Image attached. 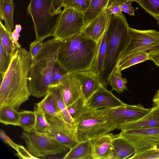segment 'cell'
I'll return each mask as SVG.
<instances>
[{"instance_id":"1","label":"cell","mask_w":159,"mask_h":159,"mask_svg":"<svg viewBox=\"0 0 159 159\" xmlns=\"http://www.w3.org/2000/svg\"><path fill=\"white\" fill-rule=\"evenodd\" d=\"M32 61L29 51L21 47L14 51L9 66L1 81L0 107L9 106L18 111L31 95L28 76Z\"/></svg>"},{"instance_id":"2","label":"cell","mask_w":159,"mask_h":159,"mask_svg":"<svg viewBox=\"0 0 159 159\" xmlns=\"http://www.w3.org/2000/svg\"><path fill=\"white\" fill-rule=\"evenodd\" d=\"M98 43L82 32L61 41L57 62L67 73L90 70Z\"/></svg>"},{"instance_id":"3","label":"cell","mask_w":159,"mask_h":159,"mask_svg":"<svg viewBox=\"0 0 159 159\" xmlns=\"http://www.w3.org/2000/svg\"><path fill=\"white\" fill-rule=\"evenodd\" d=\"M61 41L53 38L43 43L39 52L32 58L28 76L31 95L37 98L45 97L48 86L52 84V73L57 62Z\"/></svg>"},{"instance_id":"4","label":"cell","mask_w":159,"mask_h":159,"mask_svg":"<svg viewBox=\"0 0 159 159\" xmlns=\"http://www.w3.org/2000/svg\"><path fill=\"white\" fill-rule=\"evenodd\" d=\"M129 27L123 14L112 15L108 27V40L105 65L100 77L105 88L109 84V78L116 67L121 53L129 42Z\"/></svg>"},{"instance_id":"5","label":"cell","mask_w":159,"mask_h":159,"mask_svg":"<svg viewBox=\"0 0 159 159\" xmlns=\"http://www.w3.org/2000/svg\"><path fill=\"white\" fill-rule=\"evenodd\" d=\"M75 123L79 142L90 140L109 133L117 129L102 109L88 108Z\"/></svg>"},{"instance_id":"6","label":"cell","mask_w":159,"mask_h":159,"mask_svg":"<svg viewBox=\"0 0 159 159\" xmlns=\"http://www.w3.org/2000/svg\"><path fill=\"white\" fill-rule=\"evenodd\" d=\"M51 0H30L27 7V13L33 22L36 40L43 42L53 36L58 16L55 18L57 15L51 14Z\"/></svg>"},{"instance_id":"7","label":"cell","mask_w":159,"mask_h":159,"mask_svg":"<svg viewBox=\"0 0 159 159\" xmlns=\"http://www.w3.org/2000/svg\"><path fill=\"white\" fill-rule=\"evenodd\" d=\"M21 137L25 143L29 152L38 158L64 153L70 149L48 133L34 131H25L22 133Z\"/></svg>"},{"instance_id":"8","label":"cell","mask_w":159,"mask_h":159,"mask_svg":"<svg viewBox=\"0 0 159 159\" xmlns=\"http://www.w3.org/2000/svg\"><path fill=\"white\" fill-rule=\"evenodd\" d=\"M85 27L83 13L64 8L58 16L53 36L62 41L82 32Z\"/></svg>"},{"instance_id":"9","label":"cell","mask_w":159,"mask_h":159,"mask_svg":"<svg viewBox=\"0 0 159 159\" xmlns=\"http://www.w3.org/2000/svg\"><path fill=\"white\" fill-rule=\"evenodd\" d=\"M129 31V42L120 57L139 52H147L159 49V31L139 30L130 27Z\"/></svg>"},{"instance_id":"10","label":"cell","mask_w":159,"mask_h":159,"mask_svg":"<svg viewBox=\"0 0 159 159\" xmlns=\"http://www.w3.org/2000/svg\"><path fill=\"white\" fill-rule=\"evenodd\" d=\"M118 134L134 147L135 153L159 147V127L121 130Z\"/></svg>"},{"instance_id":"11","label":"cell","mask_w":159,"mask_h":159,"mask_svg":"<svg viewBox=\"0 0 159 159\" xmlns=\"http://www.w3.org/2000/svg\"><path fill=\"white\" fill-rule=\"evenodd\" d=\"M107 117L116 127L118 125L137 120L149 113L152 107L146 108L142 104L123 106L102 108Z\"/></svg>"},{"instance_id":"12","label":"cell","mask_w":159,"mask_h":159,"mask_svg":"<svg viewBox=\"0 0 159 159\" xmlns=\"http://www.w3.org/2000/svg\"><path fill=\"white\" fill-rule=\"evenodd\" d=\"M49 124L48 133L60 142L68 147H73L78 142L76 125L70 124L62 119L45 114Z\"/></svg>"},{"instance_id":"13","label":"cell","mask_w":159,"mask_h":159,"mask_svg":"<svg viewBox=\"0 0 159 159\" xmlns=\"http://www.w3.org/2000/svg\"><path fill=\"white\" fill-rule=\"evenodd\" d=\"M58 84L67 107L82 96L80 82L74 73L65 74Z\"/></svg>"},{"instance_id":"14","label":"cell","mask_w":159,"mask_h":159,"mask_svg":"<svg viewBox=\"0 0 159 159\" xmlns=\"http://www.w3.org/2000/svg\"><path fill=\"white\" fill-rule=\"evenodd\" d=\"M125 103L116 97L106 88L102 87L92 96L88 103L89 109L114 108L123 106Z\"/></svg>"},{"instance_id":"15","label":"cell","mask_w":159,"mask_h":159,"mask_svg":"<svg viewBox=\"0 0 159 159\" xmlns=\"http://www.w3.org/2000/svg\"><path fill=\"white\" fill-rule=\"evenodd\" d=\"M74 73L80 82L82 95L88 103L93 95L103 86L100 77L90 70Z\"/></svg>"},{"instance_id":"16","label":"cell","mask_w":159,"mask_h":159,"mask_svg":"<svg viewBox=\"0 0 159 159\" xmlns=\"http://www.w3.org/2000/svg\"><path fill=\"white\" fill-rule=\"evenodd\" d=\"M115 135L109 133L90 140L92 149V159H112V141Z\"/></svg>"},{"instance_id":"17","label":"cell","mask_w":159,"mask_h":159,"mask_svg":"<svg viewBox=\"0 0 159 159\" xmlns=\"http://www.w3.org/2000/svg\"><path fill=\"white\" fill-rule=\"evenodd\" d=\"M159 127V107L156 106L147 114L135 121L120 125L117 129L121 130L144 129Z\"/></svg>"},{"instance_id":"18","label":"cell","mask_w":159,"mask_h":159,"mask_svg":"<svg viewBox=\"0 0 159 159\" xmlns=\"http://www.w3.org/2000/svg\"><path fill=\"white\" fill-rule=\"evenodd\" d=\"M110 20L107 19L105 9L92 20L82 32L98 43L107 29Z\"/></svg>"},{"instance_id":"19","label":"cell","mask_w":159,"mask_h":159,"mask_svg":"<svg viewBox=\"0 0 159 159\" xmlns=\"http://www.w3.org/2000/svg\"><path fill=\"white\" fill-rule=\"evenodd\" d=\"M108 27L98 43L96 55L90 69L100 77L104 70L107 56L108 40Z\"/></svg>"},{"instance_id":"20","label":"cell","mask_w":159,"mask_h":159,"mask_svg":"<svg viewBox=\"0 0 159 159\" xmlns=\"http://www.w3.org/2000/svg\"><path fill=\"white\" fill-rule=\"evenodd\" d=\"M112 144L113 153L112 159L128 158L136 152L134 147L118 134L115 135L113 139Z\"/></svg>"},{"instance_id":"21","label":"cell","mask_w":159,"mask_h":159,"mask_svg":"<svg viewBox=\"0 0 159 159\" xmlns=\"http://www.w3.org/2000/svg\"><path fill=\"white\" fill-rule=\"evenodd\" d=\"M48 93L53 98L58 111L64 120L70 124L75 125L74 121L68 111L58 84L49 85Z\"/></svg>"},{"instance_id":"22","label":"cell","mask_w":159,"mask_h":159,"mask_svg":"<svg viewBox=\"0 0 159 159\" xmlns=\"http://www.w3.org/2000/svg\"><path fill=\"white\" fill-rule=\"evenodd\" d=\"M64 159H92V149L90 140L79 142L62 158Z\"/></svg>"},{"instance_id":"23","label":"cell","mask_w":159,"mask_h":159,"mask_svg":"<svg viewBox=\"0 0 159 159\" xmlns=\"http://www.w3.org/2000/svg\"><path fill=\"white\" fill-rule=\"evenodd\" d=\"M148 60V53L141 51L120 56L117 63L116 67L122 71L131 66Z\"/></svg>"},{"instance_id":"24","label":"cell","mask_w":159,"mask_h":159,"mask_svg":"<svg viewBox=\"0 0 159 159\" xmlns=\"http://www.w3.org/2000/svg\"><path fill=\"white\" fill-rule=\"evenodd\" d=\"M109 0H91L90 7L83 13L86 26L107 8Z\"/></svg>"},{"instance_id":"25","label":"cell","mask_w":159,"mask_h":159,"mask_svg":"<svg viewBox=\"0 0 159 159\" xmlns=\"http://www.w3.org/2000/svg\"><path fill=\"white\" fill-rule=\"evenodd\" d=\"M20 112L11 107L3 106L0 107V122L6 125L19 126Z\"/></svg>"},{"instance_id":"26","label":"cell","mask_w":159,"mask_h":159,"mask_svg":"<svg viewBox=\"0 0 159 159\" xmlns=\"http://www.w3.org/2000/svg\"><path fill=\"white\" fill-rule=\"evenodd\" d=\"M12 32L9 31L0 21V42L7 52L12 57L15 51L17 48L21 47L20 44H15L12 39Z\"/></svg>"},{"instance_id":"27","label":"cell","mask_w":159,"mask_h":159,"mask_svg":"<svg viewBox=\"0 0 159 159\" xmlns=\"http://www.w3.org/2000/svg\"><path fill=\"white\" fill-rule=\"evenodd\" d=\"M15 4L10 0H4L2 10L0 12L1 20H4V25L11 32L14 28L13 12Z\"/></svg>"},{"instance_id":"28","label":"cell","mask_w":159,"mask_h":159,"mask_svg":"<svg viewBox=\"0 0 159 159\" xmlns=\"http://www.w3.org/2000/svg\"><path fill=\"white\" fill-rule=\"evenodd\" d=\"M35 104L41 109L45 114L54 116L64 120L58 111L53 98L49 93H48L41 101Z\"/></svg>"},{"instance_id":"29","label":"cell","mask_w":159,"mask_h":159,"mask_svg":"<svg viewBox=\"0 0 159 159\" xmlns=\"http://www.w3.org/2000/svg\"><path fill=\"white\" fill-rule=\"evenodd\" d=\"M88 108V102L82 96L67 107L68 111L75 122Z\"/></svg>"},{"instance_id":"30","label":"cell","mask_w":159,"mask_h":159,"mask_svg":"<svg viewBox=\"0 0 159 159\" xmlns=\"http://www.w3.org/2000/svg\"><path fill=\"white\" fill-rule=\"evenodd\" d=\"M127 81L122 77L121 72L115 68L111 73L109 79V84L112 88V90L120 93L127 90L126 84Z\"/></svg>"},{"instance_id":"31","label":"cell","mask_w":159,"mask_h":159,"mask_svg":"<svg viewBox=\"0 0 159 159\" xmlns=\"http://www.w3.org/2000/svg\"><path fill=\"white\" fill-rule=\"evenodd\" d=\"M19 126L25 132L32 130L35 125L36 115L34 111H23L20 112Z\"/></svg>"},{"instance_id":"32","label":"cell","mask_w":159,"mask_h":159,"mask_svg":"<svg viewBox=\"0 0 159 159\" xmlns=\"http://www.w3.org/2000/svg\"><path fill=\"white\" fill-rule=\"evenodd\" d=\"M34 111L36 115V122L34 127L32 131L39 133H48L49 124L46 119L44 113L37 106L34 107Z\"/></svg>"},{"instance_id":"33","label":"cell","mask_w":159,"mask_h":159,"mask_svg":"<svg viewBox=\"0 0 159 159\" xmlns=\"http://www.w3.org/2000/svg\"><path fill=\"white\" fill-rule=\"evenodd\" d=\"M137 2L156 19L159 15V0H137Z\"/></svg>"},{"instance_id":"34","label":"cell","mask_w":159,"mask_h":159,"mask_svg":"<svg viewBox=\"0 0 159 159\" xmlns=\"http://www.w3.org/2000/svg\"><path fill=\"white\" fill-rule=\"evenodd\" d=\"M91 0H63L62 7L73 8L84 13L89 8Z\"/></svg>"},{"instance_id":"35","label":"cell","mask_w":159,"mask_h":159,"mask_svg":"<svg viewBox=\"0 0 159 159\" xmlns=\"http://www.w3.org/2000/svg\"><path fill=\"white\" fill-rule=\"evenodd\" d=\"M12 57L7 52L0 42V80L3 78L9 66Z\"/></svg>"},{"instance_id":"36","label":"cell","mask_w":159,"mask_h":159,"mask_svg":"<svg viewBox=\"0 0 159 159\" xmlns=\"http://www.w3.org/2000/svg\"><path fill=\"white\" fill-rule=\"evenodd\" d=\"M129 159H159V147L153 148L142 152L135 153Z\"/></svg>"},{"instance_id":"37","label":"cell","mask_w":159,"mask_h":159,"mask_svg":"<svg viewBox=\"0 0 159 159\" xmlns=\"http://www.w3.org/2000/svg\"><path fill=\"white\" fill-rule=\"evenodd\" d=\"M66 73L67 72L63 70L57 62L53 68L52 73V84H58Z\"/></svg>"},{"instance_id":"38","label":"cell","mask_w":159,"mask_h":159,"mask_svg":"<svg viewBox=\"0 0 159 159\" xmlns=\"http://www.w3.org/2000/svg\"><path fill=\"white\" fill-rule=\"evenodd\" d=\"M16 150L17 152L16 155L19 158L22 159H39V158L31 155L23 146L20 145L18 144Z\"/></svg>"},{"instance_id":"39","label":"cell","mask_w":159,"mask_h":159,"mask_svg":"<svg viewBox=\"0 0 159 159\" xmlns=\"http://www.w3.org/2000/svg\"><path fill=\"white\" fill-rule=\"evenodd\" d=\"M120 3H114L106 9L107 18L110 19L112 15L123 14L120 7Z\"/></svg>"},{"instance_id":"40","label":"cell","mask_w":159,"mask_h":159,"mask_svg":"<svg viewBox=\"0 0 159 159\" xmlns=\"http://www.w3.org/2000/svg\"><path fill=\"white\" fill-rule=\"evenodd\" d=\"M63 0H51L50 13L53 16L58 15L61 11Z\"/></svg>"},{"instance_id":"41","label":"cell","mask_w":159,"mask_h":159,"mask_svg":"<svg viewBox=\"0 0 159 159\" xmlns=\"http://www.w3.org/2000/svg\"><path fill=\"white\" fill-rule=\"evenodd\" d=\"M43 44V41L35 40L30 45V51L32 58H34L39 52Z\"/></svg>"},{"instance_id":"42","label":"cell","mask_w":159,"mask_h":159,"mask_svg":"<svg viewBox=\"0 0 159 159\" xmlns=\"http://www.w3.org/2000/svg\"><path fill=\"white\" fill-rule=\"evenodd\" d=\"M131 1L125 2L120 4V7L122 11H123L130 16H134V11L138 9L134 8L131 6Z\"/></svg>"},{"instance_id":"43","label":"cell","mask_w":159,"mask_h":159,"mask_svg":"<svg viewBox=\"0 0 159 159\" xmlns=\"http://www.w3.org/2000/svg\"><path fill=\"white\" fill-rule=\"evenodd\" d=\"M0 137L2 140L5 143L8 144L10 147L16 150L18 144L14 143L10 138L7 135L2 129L0 130Z\"/></svg>"},{"instance_id":"44","label":"cell","mask_w":159,"mask_h":159,"mask_svg":"<svg viewBox=\"0 0 159 159\" xmlns=\"http://www.w3.org/2000/svg\"><path fill=\"white\" fill-rule=\"evenodd\" d=\"M148 53V59L152 61L159 67V49L150 52Z\"/></svg>"},{"instance_id":"45","label":"cell","mask_w":159,"mask_h":159,"mask_svg":"<svg viewBox=\"0 0 159 159\" xmlns=\"http://www.w3.org/2000/svg\"><path fill=\"white\" fill-rule=\"evenodd\" d=\"M127 1L135 2H137V0H109L107 8L114 3H122Z\"/></svg>"},{"instance_id":"46","label":"cell","mask_w":159,"mask_h":159,"mask_svg":"<svg viewBox=\"0 0 159 159\" xmlns=\"http://www.w3.org/2000/svg\"><path fill=\"white\" fill-rule=\"evenodd\" d=\"M12 37L14 43L16 44H20L18 42L19 37H20L19 33H18L14 30L12 31Z\"/></svg>"},{"instance_id":"47","label":"cell","mask_w":159,"mask_h":159,"mask_svg":"<svg viewBox=\"0 0 159 159\" xmlns=\"http://www.w3.org/2000/svg\"><path fill=\"white\" fill-rule=\"evenodd\" d=\"M152 101L156 106L159 107V90L157 91V93L154 96Z\"/></svg>"},{"instance_id":"48","label":"cell","mask_w":159,"mask_h":159,"mask_svg":"<svg viewBox=\"0 0 159 159\" xmlns=\"http://www.w3.org/2000/svg\"><path fill=\"white\" fill-rule=\"evenodd\" d=\"M22 28L21 25L19 24H16L15 26V29L14 30L16 32L19 33L21 31Z\"/></svg>"},{"instance_id":"49","label":"cell","mask_w":159,"mask_h":159,"mask_svg":"<svg viewBox=\"0 0 159 159\" xmlns=\"http://www.w3.org/2000/svg\"><path fill=\"white\" fill-rule=\"evenodd\" d=\"M4 0H0V12L2 9Z\"/></svg>"},{"instance_id":"50","label":"cell","mask_w":159,"mask_h":159,"mask_svg":"<svg viewBox=\"0 0 159 159\" xmlns=\"http://www.w3.org/2000/svg\"><path fill=\"white\" fill-rule=\"evenodd\" d=\"M156 19L157 20V23L159 25V15L157 17Z\"/></svg>"},{"instance_id":"51","label":"cell","mask_w":159,"mask_h":159,"mask_svg":"<svg viewBox=\"0 0 159 159\" xmlns=\"http://www.w3.org/2000/svg\"><path fill=\"white\" fill-rule=\"evenodd\" d=\"M10 0V1H11V2H13V0Z\"/></svg>"}]
</instances>
